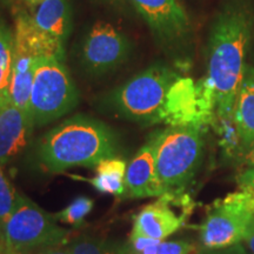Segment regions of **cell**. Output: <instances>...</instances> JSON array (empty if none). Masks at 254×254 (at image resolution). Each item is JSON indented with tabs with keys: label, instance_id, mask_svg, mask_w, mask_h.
<instances>
[{
	"label": "cell",
	"instance_id": "27",
	"mask_svg": "<svg viewBox=\"0 0 254 254\" xmlns=\"http://www.w3.org/2000/svg\"><path fill=\"white\" fill-rule=\"evenodd\" d=\"M244 241H245L246 247L250 250V252L254 254V219L250 224L249 228H247L246 236L244 238Z\"/></svg>",
	"mask_w": 254,
	"mask_h": 254
},
{
	"label": "cell",
	"instance_id": "11",
	"mask_svg": "<svg viewBox=\"0 0 254 254\" xmlns=\"http://www.w3.org/2000/svg\"><path fill=\"white\" fill-rule=\"evenodd\" d=\"M138 13L152 30L165 39L184 36L190 28V19L178 0H131Z\"/></svg>",
	"mask_w": 254,
	"mask_h": 254
},
{
	"label": "cell",
	"instance_id": "14",
	"mask_svg": "<svg viewBox=\"0 0 254 254\" xmlns=\"http://www.w3.org/2000/svg\"><path fill=\"white\" fill-rule=\"evenodd\" d=\"M14 44L25 47L38 59L56 58L64 62V43L39 30L32 15L20 13L15 19Z\"/></svg>",
	"mask_w": 254,
	"mask_h": 254
},
{
	"label": "cell",
	"instance_id": "10",
	"mask_svg": "<svg viewBox=\"0 0 254 254\" xmlns=\"http://www.w3.org/2000/svg\"><path fill=\"white\" fill-rule=\"evenodd\" d=\"M127 38L112 25L99 21L92 27L82 49L85 66L93 72H106L122 64L127 57Z\"/></svg>",
	"mask_w": 254,
	"mask_h": 254
},
{
	"label": "cell",
	"instance_id": "23",
	"mask_svg": "<svg viewBox=\"0 0 254 254\" xmlns=\"http://www.w3.org/2000/svg\"><path fill=\"white\" fill-rule=\"evenodd\" d=\"M194 244L187 240L160 241L155 254H198Z\"/></svg>",
	"mask_w": 254,
	"mask_h": 254
},
{
	"label": "cell",
	"instance_id": "18",
	"mask_svg": "<svg viewBox=\"0 0 254 254\" xmlns=\"http://www.w3.org/2000/svg\"><path fill=\"white\" fill-rule=\"evenodd\" d=\"M127 165L119 158H109L95 166V176L88 183L98 192L122 195L125 192V177Z\"/></svg>",
	"mask_w": 254,
	"mask_h": 254
},
{
	"label": "cell",
	"instance_id": "13",
	"mask_svg": "<svg viewBox=\"0 0 254 254\" xmlns=\"http://www.w3.org/2000/svg\"><path fill=\"white\" fill-rule=\"evenodd\" d=\"M30 113L12 103L0 107V165L4 166L27 145L33 128Z\"/></svg>",
	"mask_w": 254,
	"mask_h": 254
},
{
	"label": "cell",
	"instance_id": "4",
	"mask_svg": "<svg viewBox=\"0 0 254 254\" xmlns=\"http://www.w3.org/2000/svg\"><path fill=\"white\" fill-rule=\"evenodd\" d=\"M53 215L47 214L26 196L18 194L13 211L0 222V241L14 254L57 247L65 243L68 231L59 227Z\"/></svg>",
	"mask_w": 254,
	"mask_h": 254
},
{
	"label": "cell",
	"instance_id": "24",
	"mask_svg": "<svg viewBox=\"0 0 254 254\" xmlns=\"http://www.w3.org/2000/svg\"><path fill=\"white\" fill-rule=\"evenodd\" d=\"M237 183L240 190H249L254 193V168L247 167L237 177Z\"/></svg>",
	"mask_w": 254,
	"mask_h": 254
},
{
	"label": "cell",
	"instance_id": "3",
	"mask_svg": "<svg viewBox=\"0 0 254 254\" xmlns=\"http://www.w3.org/2000/svg\"><path fill=\"white\" fill-rule=\"evenodd\" d=\"M153 146L157 174L166 190H184L201 164L202 132L193 127H167L154 133Z\"/></svg>",
	"mask_w": 254,
	"mask_h": 254
},
{
	"label": "cell",
	"instance_id": "8",
	"mask_svg": "<svg viewBox=\"0 0 254 254\" xmlns=\"http://www.w3.org/2000/svg\"><path fill=\"white\" fill-rule=\"evenodd\" d=\"M214 101L204 79L179 77L168 90L155 124L168 127H193L202 133L214 122Z\"/></svg>",
	"mask_w": 254,
	"mask_h": 254
},
{
	"label": "cell",
	"instance_id": "26",
	"mask_svg": "<svg viewBox=\"0 0 254 254\" xmlns=\"http://www.w3.org/2000/svg\"><path fill=\"white\" fill-rule=\"evenodd\" d=\"M198 254H247V252L241 244H237V245L225 247V249H201L198 252Z\"/></svg>",
	"mask_w": 254,
	"mask_h": 254
},
{
	"label": "cell",
	"instance_id": "16",
	"mask_svg": "<svg viewBox=\"0 0 254 254\" xmlns=\"http://www.w3.org/2000/svg\"><path fill=\"white\" fill-rule=\"evenodd\" d=\"M32 19L39 30L65 43L71 32L68 0H44L34 8Z\"/></svg>",
	"mask_w": 254,
	"mask_h": 254
},
{
	"label": "cell",
	"instance_id": "20",
	"mask_svg": "<svg viewBox=\"0 0 254 254\" xmlns=\"http://www.w3.org/2000/svg\"><path fill=\"white\" fill-rule=\"evenodd\" d=\"M71 254H129L128 244L100 239H79L68 246Z\"/></svg>",
	"mask_w": 254,
	"mask_h": 254
},
{
	"label": "cell",
	"instance_id": "5",
	"mask_svg": "<svg viewBox=\"0 0 254 254\" xmlns=\"http://www.w3.org/2000/svg\"><path fill=\"white\" fill-rule=\"evenodd\" d=\"M78 90L63 60H37L30 100V116L34 126L57 120L77 106Z\"/></svg>",
	"mask_w": 254,
	"mask_h": 254
},
{
	"label": "cell",
	"instance_id": "17",
	"mask_svg": "<svg viewBox=\"0 0 254 254\" xmlns=\"http://www.w3.org/2000/svg\"><path fill=\"white\" fill-rule=\"evenodd\" d=\"M234 122L244 146L254 140V66L247 64L234 106Z\"/></svg>",
	"mask_w": 254,
	"mask_h": 254
},
{
	"label": "cell",
	"instance_id": "25",
	"mask_svg": "<svg viewBox=\"0 0 254 254\" xmlns=\"http://www.w3.org/2000/svg\"><path fill=\"white\" fill-rule=\"evenodd\" d=\"M237 160L244 166L254 168V140L244 146Z\"/></svg>",
	"mask_w": 254,
	"mask_h": 254
},
{
	"label": "cell",
	"instance_id": "6",
	"mask_svg": "<svg viewBox=\"0 0 254 254\" xmlns=\"http://www.w3.org/2000/svg\"><path fill=\"white\" fill-rule=\"evenodd\" d=\"M254 219V193L240 190L217 199L206 209L200 226L202 249H225L241 244Z\"/></svg>",
	"mask_w": 254,
	"mask_h": 254
},
{
	"label": "cell",
	"instance_id": "9",
	"mask_svg": "<svg viewBox=\"0 0 254 254\" xmlns=\"http://www.w3.org/2000/svg\"><path fill=\"white\" fill-rule=\"evenodd\" d=\"M194 208L184 190H167L133 218L131 234L165 240L182 228Z\"/></svg>",
	"mask_w": 254,
	"mask_h": 254
},
{
	"label": "cell",
	"instance_id": "2",
	"mask_svg": "<svg viewBox=\"0 0 254 254\" xmlns=\"http://www.w3.org/2000/svg\"><path fill=\"white\" fill-rule=\"evenodd\" d=\"M118 142L105 124L86 117H73L43 136L38 158L47 171L59 173L73 166H97L114 158Z\"/></svg>",
	"mask_w": 254,
	"mask_h": 254
},
{
	"label": "cell",
	"instance_id": "7",
	"mask_svg": "<svg viewBox=\"0 0 254 254\" xmlns=\"http://www.w3.org/2000/svg\"><path fill=\"white\" fill-rule=\"evenodd\" d=\"M179 75L165 66H152L113 92L111 104L126 118L155 124L171 86Z\"/></svg>",
	"mask_w": 254,
	"mask_h": 254
},
{
	"label": "cell",
	"instance_id": "28",
	"mask_svg": "<svg viewBox=\"0 0 254 254\" xmlns=\"http://www.w3.org/2000/svg\"><path fill=\"white\" fill-rule=\"evenodd\" d=\"M39 254H71L68 247L66 249H62V247H51V249H46L41 251Z\"/></svg>",
	"mask_w": 254,
	"mask_h": 254
},
{
	"label": "cell",
	"instance_id": "1",
	"mask_svg": "<svg viewBox=\"0 0 254 254\" xmlns=\"http://www.w3.org/2000/svg\"><path fill=\"white\" fill-rule=\"evenodd\" d=\"M253 34L254 12L244 0H232L215 17L208 40L207 75L204 78L213 97L215 117H234Z\"/></svg>",
	"mask_w": 254,
	"mask_h": 254
},
{
	"label": "cell",
	"instance_id": "22",
	"mask_svg": "<svg viewBox=\"0 0 254 254\" xmlns=\"http://www.w3.org/2000/svg\"><path fill=\"white\" fill-rule=\"evenodd\" d=\"M18 194L19 193L5 177L2 166L0 165V222L4 221L13 211Z\"/></svg>",
	"mask_w": 254,
	"mask_h": 254
},
{
	"label": "cell",
	"instance_id": "30",
	"mask_svg": "<svg viewBox=\"0 0 254 254\" xmlns=\"http://www.w3.org/2000/svg\"><path fill=\"white\" fill-rule=\"evenodd\" d=\"M0 254H14V253H12V252H9V251L6 249V247L2 245V243L1 241H0Z\"/></svg>",
	"mask_w": 254,
	"mask_h": 254
},
{
	"label": "cell",
	"instance_id": "15",
	"mask_svg": "<svg viewBox=\"0 0 254 254\" xmlns=\"http://www.w3.org/2000/svg\"><path fill=\"white\" fill-rule=\"evenodd\" d=\"M38 58L25 47L14 44L13 67L9 94L11 100L19 109L30 113V100L34 71Z\"/></svg>",
	"mask_w": 254,
	"mask_h": 254
},
{
	"label": "cell",
	"instance_id": "19",
	"mask_svg": "<svg viewBox=\"0 0 254 254\" xmlns=\"http://www.w3.org/2000/svg\"><path fill=\"white\" fill-rule=\"evenodd\" d=\"M14 36L8 25L0 18V107L11 103L12 67H13Z\"/></svg>",
	"mask_w": 254,
	"mask_h": 254
},
{
	"label": "cell",
	"instance_id": "12",
	"mask_svg": "<svg viewBox=\"0 0 254 254\" xmlns=\"http://www.w3.org/2000/svg\"><path fill=\"white\" fill-rule=\"evenodd\" d=\"M125 190L128 198L134 199L159 198L167 192L157 174L153 146L150 141L142 146L127 166Z\"/></svg>",
	"mask_w": 254,
	"mask_h": 254
},
{
	"label": "cell",
	"instance_id": "29",
	"mask_svg": "<svg viewBox=\"0 0 254 254\" xmlns=\"http://www.w3.org/2000/svg\"><path fill=\"white\" fill-rule=\"evenodd\" d=\"M24 1L26 2V4H27L28 6H31V7L36 8L38 5L41 4V2L44 1V0H24Z\"/></svg>",
	"mask_w": 254,
	"mask_h": 254
},
{
	"label": "cell",
	"instance_id": "21",
	"mask_svg": "<svg viewBox=\"0 0 254 254\" xmlns=\"http://www.w3.org/2000/svg\"><path fill=\"white\" fill-rule=\"evenodd\" d=\"M92 209H93V200L87 196H78L67 207L58 212L53 217L56 220L64 222V224L80 226Z\"/></svg>",
	"mask_w": 254,
	"mask_h": 254
}]
</instances>
